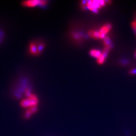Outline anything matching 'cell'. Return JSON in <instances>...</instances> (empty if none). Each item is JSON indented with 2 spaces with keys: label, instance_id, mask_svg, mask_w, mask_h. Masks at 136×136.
Segmentation results:
<instances>
[{
  "label": "cell",
  "instance_id": "cell-1",
  "mask_svg": "<svg viewBox=\"0 0 136 136\" xmlns=\"http://www.w3.org/2000/svg\"><path fill=\"white\" fill-rule=\"evenodd\" d=\"M108 2L105 1H83L81 5L83 9H88L90 11L96 13L106 5Z\"/></svg>",
  "mask_w": 136,
  "mask_h": 136
},
{
  "label": "cell",
  "instance_id": "cell-2",
  "mask_svg": "<svg viewBox=\"0 0 136 136\" xmlns=\"http://www.w3.org/2000/svg\"><path fill=\"white\" fill-rule=\"evenodd\" d=\"M38 99L36 95L31 94L29 96L21 101L20 105L24 108H31L37 107Z\"/></svg>",
  "mask_w": 136,
  "mask_h": 136
},
{
  "label": "cell",
  "instance_id": "cell-3",
  "mask_svg": "<svg viewBox=\"0 0 136 136\" xmlns=\"http://www.w3.org/2000/svg\"><path fill=\"white\" fill-rule=\"evenodd\" d=\"M44 47V43L42 42H31L29 47L30 53L33 56H38L42 52Z\"/></svg>",
  "mask_w": 136,
  "mask_h": 136
},
{
  "label": "cell",
  "instance_id": "cell-4",
  "mask_svg": "<svg viewBox=\"0 0 136 136\" xmlns=\"http://www.w3.org/2000/svg\"><path fill=\"white\" fill-rule=\"evenodd\" d=\"M112 25L110 24L107 23L103 25L98 30L100 39H104L107 37V34L112 29Z\"/></svg>",
  "mask_w": 136,
  "mask_h": 136
},
{
  "label": "cell",
  "instance_id": "cell-5",
  "mask_svg": "<svg viewBox=\"0 0 136 136\" xmlns=\"http://www.w3.org/2000/svg\"><path fill=\"white\" fill-rule=\"evenodd\" d=\"M22 5L23 6L28 7H34L37 6H43L47 4V1H27L22 2Z\"/></svg>",
  "mask_w": 136,
  "mask_h": 136
},
{
  "label": "cell",
  "instance_id": "cell-6",
  "mask_svg": "<svg viewBox=\"0 0 136 136\" xmlns=\"http://www.w3.org/2000/svg\"><path fill=\"white\" fill-rule=\"evenodd\" d=\"M37 110V107H33L28 108L26 113H25V118H29L31 116V115L34 113H36Z\"/></svg>",
  "mask_w": 136,
  "mask_h": 136
},
{
  "label": "cell",
  "instance_id": "cell-7",
  "mask_svg": "<svg viewBox=\"0 0 136 136\" xmlns=\"http://www.w3.org/2000/svg\"><path fill=\"white\" fill-rule=\"evenodd\" d=\"M88 35L89 36L93 39H100L99 38V32L98 30H90L88 32Z\"/></svg>",
  "mask_w": 136,
  "mask_h": 136
},
{
  "label": "cell",
  "instance_id": "cell-8",
  "mask_svg": "<svg viewBox=\"0 0 136 136\" xmlns=\"http://www.w3.org/2000/svg\"><path fill=\"white\" fill-rule=\"evenodd\" d=\"M107 55L108 54H107V53H105L104 52H102V54H101L100 56L97 59V63L98 64H99V65L103 64L105 62V61L106 60Z\"/></svg>",
  "mask_w": 136,
  "mask_h": 136
},
{
  "label": "cell",
  "instance_id": "cell-9",
  "mask_svg": "<svg viewBox=\"0 0 136 136\" xmlns=\"http://www.w3.org/2000/svg\"><path fill=\"white\" fill-rule=\"evenodd\" d=\"M101 54L102 53L100 51L96 49H92L90 52V54L91 56L96 58V59L100 56Z\"/></svg>",
  "mask_w": 136,
  "mask_h": 136
},
{
  "label": "cell",
  "instance_id": "cell-10",
  "mask_svg": "<svg viewBox=\"0 0 136 136\" xmlns=\"http://www.w3.org/2000/svg\"><path fill=\"white\" fill-rule=\"evenodd\" d=\"M132 26L133 28L135 30V31H136V19L134 21H133V22H132Z\"/></svg>",
  "mask_w": 136,
  "mask_h": 136
},
{
  "label": "cell",
  "instance_id": "cell-11",
  "mask_svg": "<svg viewBox=\"0 0 136 136\" xmlns=\"http://www.w3.org/2000/svg\"><path fill=\"white\" fill-rule=\"evenodd\" d=\"M130 73L131 75H135L136 74V69H132L130 71Z\"/></svg>",
  "mask_w": 136,
  "mask_h": 136
},
{
  "label": "cell",
  "instance_id": "cell-12",
  "mask_svg": "<svg viewBox=\"0 0 136 136\" xmlns=\"http://www.w3.org/2000/svg\"><path fill=\"white\" fill-rule=\"evenodd\" d=\"M135 57H136V53H135Z\"/></svg>",
  "mask_w": 136,
  "mask_h": 136
}]
</instances>
